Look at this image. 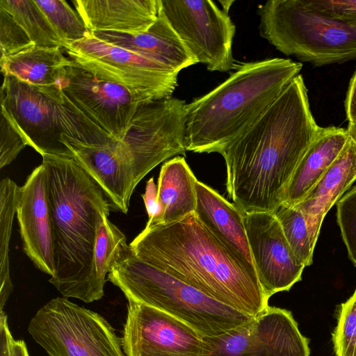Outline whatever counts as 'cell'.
I'll list each match as a JSON object with an SVG mask.
<instances>
[{
    "label": "cell",
    "mask_w": 356,
    "mask_h": 356,
    "mask_svg": "<svg viewBox=\"0 0 356 356\" xmlns=\"http://www.w3.org/2000/svg\"><path fill=\"white\" fill-rule=\"evenodd\" d=\"M260 35L277 50L320 67L356 60V26L325 17L300 0L258 6Z\"/></svg>",
    "instance_id": "8992f818"
},
{
    "label": "cell",
    "mask_w": 356,
    "mask_h": 356,
    "mask_svg": "<svg viewBox=\"0 0 356 356\" xmlns=\"http://www.w3.org/2000/svg\"><path fill=\"white\" fill-rule=\"evenodd\" d=\"M161 8L197 63L211 72L235 69L232 44L236 27L227 11L211 0H161Z\"/></svg>",
    "instance_id": "30bf717a"
},
{
    "label": "cell",
    "mask_w": 356,
    "mask_h": 356,
    "mask_svg": "<svg viewBox=\"0 0 356 356\" xmlns=\"http://www.w3.org/2000/svg\"><path fill=\"white\" fill-rule=\"evenodd\" d=\"M107 280L127 300L164 312L203 337L220 336L254 318L145 262L135 254L127 239L119 245Z\"/></svg>",
    "instance_id": "5b68a950"
},
{
    "label": "cell",
    "mask_w": 356,
    "mask_h": 356,
    "mask_svg": "<svg viewBox=\"0 0 356 356\" xmlns=\"http://www.w3.org/2000/svg\"><path fill=\"white\" fill-rule=\"evenodd\" d=\"M129 245L145 262L242 313L255 317L268 307L259 280L195 213L168 224L146 226Z\"/></svg>",
    "instance_id": "7a4b0ae2"
},
{
    "label": "cell",
    "mask_w": 356,
    "mask_h": 356,
    "mask_svg": "<svg viewBox=\"0 0 356 356\" xmlns=\"http://www.w3.org/2000/svg\"><path fill=\"white\" fill-rule=\"evenodd\" d=\"M337 220L348 257L356 266V186L337 201Z\"/></svg>",
    "instance_id": "f546056e"
},
{
    "label": "cell",
    "mask_w": 356,
    "mask_h": 356,
    "mask_svg": "<svg viewBox=\"0 0 356 356\" xmlns=\"http://www.w3.org/2000/svg\"><path fill=\"white\" fill-rule=\"evenodd\" d=\"M11 356H30L24 340H14L12 345Z\"/></svg>",
    "instance_id": "8d00e7d4"
},
{
    "label": "cell",
    "mask_w": 356,
    "mask_h": 356,
    "mask_svg": "<svg viewBox=\"0 0 356 356\" xmlns=\"http://www.w3.org/2000/svg\"><path fill=\"white\" fill-rule=\"evenodd\" d=\"M302 67L282 58L237 63L225 81L186 104V151L220 154L265 113Z\"/></svg>",
    "instance_id": "3957f363"
},
{
    "label": "cell",
    "mask_w": 356,
    "mask_h": 356,
    "mask_svg": "<svg viewBox=\"0 0 356 356\" xmlns=\"http://www.w3.org/2000/svg\"><path fill=\"white\" fill-rule=\"evenodd\" d=\"M16 215L23 250L40 271L55 274L54 226L48 173L41 163L19 188Z\"/></svg>",
    "instance_id": "2e32d148"
},
{
    "label": "cell",
    "mask_w": 356,
    "mask_h": 356,
    "mask_svg": "<svg viewBox=\"0 0 356 356\" xmlns=\"http://www.w3.org/2000/svg\"><path fill=\"white\" fill-rule=\"evenodd\" d=\"M185 101L170 97L143 102L121 140L136 186L156 165L185 154Z\"/></svg>",
    "instance_id": "9c48e42d"
},
{
    "label": "cell",
    "mask_w": 356,
    "mask_h": 356,
    "mask_svg": "<svg viewBox=\"0 0 356 356\" xmlns=\"http://www.w3.org/2000/svg\"><path fill=\"white\" fill-rule=\"evenodd\" d=\"M349 138L347 129L321 127L289 181L282 204L294 207L300 203L337 159Z\"/></svg>",
    "instance_id": "44dd1931"
},
{
    "label": "cell",
    "mask_w": 356,
    "mask_h": 356,
    "mask_svg": "<svg viewBox=\"0 0 356 356\" xmlns=\"http://www.w3.org/2000/svg\"><path fill=\"white\" fill-rule=\"evenodd\" d=\"M205 356H309V341L291 312L268 306L248 323L203 337Z\"/></svg>",
    "instance_id": "7c38bea8"
},
{
    "label": "cell",
    "mask_w": 356,
    "mask_h": 356,
    "mask_svg": "<svg viewBox=\"0 0 356 356\" xmlns=\"http://www.w3.org/2000/svg\"><path fill=\"white\" fill-rule=\"evenodd\" d=\"M356 180V143L350 137L343 149L305 198L293 207L305 216L316 245L323 220Z\"/></svg>",
    "instance_id": "ffe728a7"
},
{
    "label": "cell",
    "mask_w": 356,
    "mask_h": 356,
    "mask_svg": "<svg viewBox=\"0 0 356 356\" xmlns=\"http://www.w3.org/2000/svg\"><path fill=\"white\" fill-rule=\"evenodd\" d=\"M110 211H102L97 217L96 240L89 279L90 302L102 299L106 276L120 244L126 239L124 234L112 223Z\"/></svg>",
    "instance_id": "cb8c5ba5"
},
{
    "label": "cell",
    "mask_w": 356,
    "mask_h": 356,
    "mask_svg": "<svg viewBox=\"0 0 356 356\" xmlns=\"http://www.w3.org/2000/svg\"><path fill=\"white\" fill-rule=\"evenodd\" d=\"M195 191L194 213L199 220L251 275L258 279L246 234L244 213L216 190L197 179L195 181Z\"/></svg>",
    "instance_id": "e0dca14e"
},
{
    "label": "cell",
    "mask_w": 356,
    "mask_h": 356,
    "mask_svg": "<svg viewBox=\"0 0 356 356\" xmlns=\"http://www.w3.org/2000/svg\"><path fill=\"white\" fill-rule=\"evenodd\" d=\"M196 179L184 157L176 156L164 163L157 184L163 209L159 224L173 222L195 212Z\"/></svg>",
    "instance_id": "7402d4cb"
},
{
    "label": "cell",
    "mask_w": 356,
    "mask_h": 356,
    "mask_svg": "<svg viewBox=\"0 0 356 356\" xmlns=\"http://www.w3.org/2000/svg\"><path fill=\"white\" fill-rule=\"evenodd\" d=\"M19 188L8 177L3 179L0 183V312L3 311L13 290L10 274L9 245Z\"/></svg>",
    "instance_id": "d4e9b609"
},
{
    "label": "cell",
    "mask_w": 356,
    "mask_h": 356,
    "mask_svg": "<svg viewBox=\"0 0 356 356\" xmlns=\"http://www.w3.org/2000/svg\"><path fill=\"white\" fill-rule=\"evenodd\" d=\"M35 3L44 13L63 42H74L91 33L83 21L64 0H36Z\"/></svg>",
    "instance_id": "83f0119b"
},
{
    "label": "cell",
    "mask_w": 356,
    "mask_h": 356,
    "mask_svg": "<svg viewBox=\"0 0 356 356\" xmlns=\"http://www.w3.org/2000/svg\"><path fill=\"white\" fill-rule=\"evenodd\" d=\"M34 45L25 30L5 9L0 7V59Z\"/></svg>",
    "instance_id": "4dcf8cb0"
},
{
    "label": "cell",
    "mask_w": 356,
    "mask_h": 356,
    "mask_svg": "<svg viewBox=\"0 0 356 356\" xmlns=\"http://www.w3.org/2000/svg\"><path fill=\"white\" fill-rule=\"evenodd\" d=\"M344 108L348 124L356 123V70L349 82Z\"/></svg>",
    "instance_id": "d590c367"
},
{
    "label": "cell",
    "mask_w": 356,
    "mask_h": 356,
    "mask_svg": "<svg viewBox=\"0 0 356 356\" xmlns=\"http://www.w3.org/2000/svg\"><path fill=\"white\" fill-rule=\"evenodd\" d=\"M302 5L325 17L356 26V0H300Z\"/></svg>",
    "instance_id": "1f68e13d"
},
{
    "label": "cell",
    "mask_w": 356,
    "mask_h": 356,
    "mask_svg": "<svg viewBox=\"0 0 356 356\" xmlns=\"http://www.w3.org/2000/svg\"><path fill=\"white\" fill-rule=\"evenodd\" d=\"M8 325V316L3 311L0 312V356H11L14 341Z\"/></svg>",
    "instance_id": "e575fe53"
},
{
    "label": "cell",
    "mask_w": 356,
    "mask_h": 356,
    "mask_svg": "<svg viewBox=\"0 0 356 356\" xmlns=\"http://www.w3.org/2000/svg\"><path fill=\"white\" fill-rule=\"evenodd\" d=\"M72 65L73 62L63 55L61 47L36 45L0 59L3 75H12L38 87L54 86L62 70Z\"/></svg>",
    "instance_id": "603a6c76"
},
{
    "label": "cell",
    "mask_w": 356,
    "mask_h": 356,
    "mask_svg": "<svg viewBox=\"0 0 356 356\" xmlns=\"http://www.w3.org/2000/svg\"><path fill=\"white\" fill-rule=\"evenodd\" d=\"M48 173L55 274L49 282L65 298L89 303V279L99 213L110 211L99 185L74 159L42 156Z\"/></svg>",
    "instance_id": "277c9868"
},
{
    "label": "cell",
    "mask_w": 356,
    "mask_h": 356,
    "mask_svg": "<svg viewBox=\"0 0 356 356\" xmlns=\"http://www.w3.org/2000/svg\"><path fill=\"white\" fill-rule=\"evenodd\" d=\"M57 84L38 87L12 76L3 75L1 107L24 138L27 145L41 156L56 155L72 159L63 142L57 100Z\"/></svg>",
    "instance_id": "8fae6325"
},
{
    "label": "cell",
    "mask_w": 356,
    "mask_h": 356,
    "mask_svg": "<svg viewBox=\"0 0 356 356\" xmlns=\"http://www.w3.org/2000/svg\"><path fill=\"white\" fill-rule=\"evenodd\" d=\"M122 348L126 356H205L203 336L154 307L128 300Z\"/></svg>",
    "instance_id": "4fadbf2b"
},
{
    "label": "cell",
    "mask_w": 356,
    "mask_h": 356,
    "mask_svg": "<svg viewBox=\"0 0 356 356\" xmlns=\"http://www.w3.org/2000/svg\"><path fill=\"white\" fill-rule=\"evenodd\" d=\"M63 49L74 65L124 87L140 102L170 98L177 86L178 73L92 33Z\"/></svg>",
    "instance_id": "ba28073f"
},
{
    "label": "cell",
    "mask_w": 356,
    "mask_h": 356,
    "mask_svg": "<svg viewBox=\"0 0 356 356\" xmlns=\"http://www.w3.org/2000/svg\"><path fill=\"white\" fill-rule=\"evenodd\" d=\"M244 224L257 277L266 297L289 291L305 266L296 257L274 213H244Z\"/></svg>",
    "instance_id": "9a60e30c"
},
{
    "label": "cell",
    "mask_w": 356,
    "mask_h": 356,
    "mask_svg": "<svg viewBox=\"0 0 356 356\" xmlns=\"http://www.w3.org/2000/svg\"><path fill=\"white\" fill-rule=\"evenodd\" d=\"M0 7L25 30L34 45L63 48V41L35 1L0 0Z\"/></svg>",
    "instance_id": "484cf974"
},
{
    "label": "cell",
    "mask_w": 356,
    "mask_h": 356,
    "mask_svg": "<svg viewBox=\"0 0 356 356\" xmlns=\"http://www.w3.org/2000/svg\"><path fill=\"white\" fill-rule=\"evenodd\" d=\"M320 129L299 74L265 113L220 152L226 163L227 193L234 204L243 213H275Z\"/></svg>",
    "instance_id": "6da1fadb"
},
{
    "label": "cell",
    "mask_w": 356,
    "mask_h": 356,
    "mask_svg": "<svg viewBox=\"0 0 356 356\" xmlns=\"http://www.w3.org/2000/svg\"><path fill=\"white\" fill-rule=\"evenodd\" d=\"M332 342L336 356H356V290L340 305Z\"/></svg>",
    "instance_id": "f1b7e54d"
},
{
    "label": "cell",
    "mask_w": 356,
    "mask_h": 356,
    "mask_svg": "<svg viewBox=\"0 0 356 356\" xmlns=\"http://www.w3.org/2000/svg\"><path fill=\"white\" fill-rule=\"evenodd\" d=\"M72 3L90 33H135L156 22L161 0H74Z\"/></svg>",
    "instance_id": "d6986e66"
},
{
    "label": "cell",
    "mask_w": 356,
    "mask_h": 356,
    "mask_svg": "<svg viewBox=\"0 0 356 356\" xmlns=\"http://www.w3.org/2000/svg\"><path fill=\"white\" fill-rule=\"evenodd\" d=\"M95 38L113 45L150 58L179 73L197 63L162 8L156 22L145 31L135 33L97 31Z\"/></svg>",
    "instance_id": "ac0fdd59"
},
{
    "label": "cell",
    "mask_w": 356,
    "mask_h": 356,
    "mask_svg": "<svg viewBox=\"0 0 356 356\" xmlns=\"http://www.w3.org/2000/svg\"><path fill=\"white\" fill-rule=\"evenodd\" d=\"M142 197L148 215L146 226L159 224L163 215V209L158 197V188L152 177L147 181L145 191L142 195Z\"/></svg>",
    "instance_id": "836d02e7"
},
{
    "label": "cell",
    "mask_w": 356,
    "mask_h": 356,
    "mask_svg": "<svg viewBox=\"0 0 356 356\" xmlns=\"http://www.w3.org/2000/svg\"><path fill=\"white\" fill-rule=\"evenodd\" d=\"M347 129L350 137L356 143V123L348 124Z\"/></svg>",
    "instance_id": "74e56055"
},
{
    "label": "cell",
    "mask_w": 356,
    "mask_h": 356,
    "mask_svg": "<svg viewBox=\"0 0 356 356\" xmlns=\"http://www.w3.org/2000/svg\"><path fill=\"white\" fill-rule=\"evenodd\" d=\"M27 330L48 356H126L107 320L65 297L42 306Z\"/></svg>",
    "instance_id": "52a82bcc"
},
{
    "label": "cell",
    "mask_w": 356,
    "mask_h": 356,
    "mask_svg": "<svg viewBox=\"0 0 356 356\" xmlns=\"http://www.w3.org/2000/svg\"><path fill=\"white\" fill-rule=\"evenodd\" d=\"M27 143L10 118L1 111L0 168L13 161Z\"/></svg>",
    "instance_id": "d6a6232c"
},
{
    "label": "cell",
    "mask_w": 356,
    "mask_h": 356,
    "mask_svg": "<svg viewBox=\"0 0 356 356\" xmlns=\"http://www.w3.org/2000/svg\"><path fill=\"white\" fill-rule=\"evenodd\" d=\"M56 84L76 108L119 141L143 103L124 87L74 63L62 70Z\"/></svg>",
    "instance_id": "5bb4252c"
},
{
    "label": "cell",
    "mask_w": 356,
    "mask_h": 356,
    "mask_svg": "<svg viewBox=\"0 0 356 356\" xmlns=\"http://www.w3.org/2000/svg\"><path fill=\"white\" fill-rule=\"evenodd\" d=\"M274 214L296 257L305 266L311 265L315 245L303 213L293 207L282 204Z\"/></svg>",
    "instance_id": "4316f807"
}]
</instances>
